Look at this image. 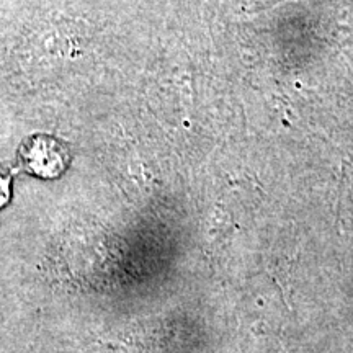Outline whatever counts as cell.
<instances>
[{
  "label": "cell",
  "instance_id": "obj_2",
  "mask_svg": "<svg viewBox=\"0 0 353 353\" xmlns=\"http://www.w3.org/2000/svg\"><path fill=\"white\" fill-rule=\"evenodd\" d=\"M12 198V176L0 172V208L7 205Z\"/></svg>",
  "mask_w": 353,
  "mask_h": 353
},
{
  "label": "cell",
  "instance_id": "obj_1",
  "mask_svg": "<svg viewBox=\"0 0 353 353\" xmlns=\"http://www.w3.org/2000/svg\"><path fill=\"white\" fill-rule=\"evenodd\" d=\"M20 157L32 174L39 176H57L65 167L63 145L52 138H32L23 145Z\"/></svg>",
  "mask_w": 353,
  "mask_h": 353
}]
</instances>
